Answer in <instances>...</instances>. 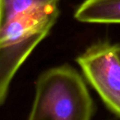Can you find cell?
I'll return each instance as SVG.
<instances>
[{
    "mask_svg": "<svg viewBox=\"0 0 120 120\" xmlns=\"http://www.w3.org/2000/svg\"><path fill=\"white\" fill-rule=\"evenodd\" d=\"M34 89L27 120H92L94 101L84 79L71 65L43 71Z\"/></svg>",
    "mask_w": 120,
    "mask_h": 120,
    "instance_id": "cell-1",
    "label": "cell"
},
{
    "mask_svg": "<svg viewBox=\"0 0 120 120\" xmlns=\"http://www.w3.org/2000/svg\"><path fill=\"white\" fill-rule=\"evenodd\" d=\"M86 80L105 106L120 119V58L116 45L96 43L76 59Z\"/></svg>",
    "mask_w": 120,
    "mask_h": 120,
    "instance_id": "cell-2",
    "label": "cell"
},
{
    "mask_svg": "<svg viewBox=\"0 0 120 120\" xmlns=\"http://www.w3.org/2000/svg\"><path fill=\"white\" fill-rule=\"evenodd\" d=\"M74 18L84 23L120 24V0H84Z\"/></svg>",
    "mask_w": 120,
    "mask_h": 120,
    "instance_id": "cell-3",
    "label": "cell"
},
{
    "mask_svg": "<svg viewBox=\"0 0 120 120\" xmlns=\"http://www.w3.org/2000/svg\"><path fill=\"white\" fill-rule=\"evenodd\" d=\"M55 4L58 3L53 0H3V23L21 13Z\"/></svg>",
    "mask_w": 120,
    "mask_h": 120,
    "instance_id": "cell-4",
    "label": "cell"
},
{
    "mask_svg": "<svg viewBox=\"0 0 120 120\" xmlns=\"http://www.w3.org/2000/svg\"><path fill=\"white\" fill-rule=\"evenodd\" d=\"M3 25V0H0V30Z\"/></svg>",
    "mask_w": 120,
    "mask_h": 120,
    "instance_id": "cell-5",
    "label": "cell"
},
{
    "mask_svg": "<svg viewBox=\"0 0 120 120\" xmlns=\"http://www.w3.org/2000/svg\"><path fill=\"white\" fill-rule=\"evenodd\" d=\"M116 52H117L118 56L120 58V45H116Z\"/></svg>",
    "mask_w": 120,
    "mask_h": 120,
    "instance_id": "cell-6",
    "label": "cell"
},
{
    "mask_svg": "<svg viewBox=\"0 0 120 120\" xmlns=\"http://www.w3.org/2000/svg\"><path fill=\"white\" fill-rule=\"evenodd\" d=\"M53 1H55V2H57V3H58V2H59V0H53Z\"/></svg>",
    "mask_w": 120,
    "mask_h": 120,
    "instance_id": "cell-7",
    "label": "cell"
}]
</instances>
